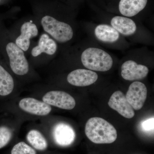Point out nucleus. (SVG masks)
Segmentation results:
<instances>
[{
	"label": "nucleus",
	"instance_id": "423d86ee",
	"mask_svg": "<svg viewBox=\"0 0 154 154\" xmlns=\"http://www.w3.org/2000/svg\"><path fill=\"white\" fill-rule=\"evenodd\" d=\"M147 90L145 85L135 82L130 85L126 94V99L134 110H140L146 99Z\"/></svg>",
	"mask_w": 154,
	"mask_h": 154
},
{
	"label": "nucleus",
	"instance_id": "9d476101",
	"mask_svg": "<svg viewBox=\"0 0 154 154\" xmlns=\"http://www.w3.org/2000/svg\"><path fill=\"white\" fill-rule=\"evenodd\" d=\"M19 107L23 111L37 116L48 115L51 111L50 105L32 98H25L19 102Z\"/></svg>",
	"mask_w": 154,
	"mask_h": 154
},
{
	"label": "nucleus",
	"instance_id": "a211bd4d",
	"mask_svg": "<svg viewBox=\"0 0 154 154\" xmlns=\"http://www.w3.org/2000/svg\"><path fill=\"white\" fill-rule=\"evenodd\" d=\"M27 139L28 142L36 149L43 151L47 149V141L38 131L36 130L30 131L27 134Z\"/></svg>",
	"mask_w": 154,
	"mask_h": 154
},
{
	"label": "nucleus",
	"instance_id": "dca6fc26",
	"mask_svg": "<svg viewBox=\"0 0 154 154\" xmlns=\"http://www.w3.org/2000/svg\"><path fill=\"white\" fill-rule=\"evenodd\" d=\"M96 38L105 43H114L119 39V33L112 26L101 24L96 26L94 30Z\"/></svg>",
	"mask_w": 154,
	"mask_h": 154
},
{
	"label": "nucleus",
	"instance_id": "412c9836",
	"mask_svg": "<svg viewBox=\"0 0 154 154\" xmlns=\"http://www.w3.org/2000/svg\"><path fill=\"white\" fill-rule=\"evenodd\" d=\"M154 118L147 119L143 122L142 127L145 131H152L154 129Z\"/></svg>",
	"mask_w": 154,
	"mask_h": 154
},
{
	"label": "nucleus",
	"instance_id": "39448f33",
	"mask_svg": "<svg viewBox=\"0 0 154 154\" xmlns=\"http://www.w3.org/2000/svg\"><path fill=\"white\" fill-rule=\"evenodd\" d=\"M42 100L48 105L65 110H72L76 105L73 97L63 91H49L44 95Z\"/></svg>",
	"mask_w": 154,
	"mask_h": 154
},
{
	"label": "nucleus",
	"instance_id": "4468645a",
	"mask_svg": "<svg viewBox=\"0 0 154 154\" xmlns=\"http://www.w3.org/2000/svg\"><path fill=\"white\" fill-rule=\"evenodd\" d=\"M110 24L119 33L124 36H131L136 31V23L128 17L116 16L111 19Z\"/></svg>",
	"mask_w": 154,
	"mask_h": 154
},
{
	"label": "nucleus",
	"instance_id": "6ab92c4d",
	"mask_svg": "<svg viewBox=\"0 0 154 154\" xmlns=\"http://www.w3.org/2000/svg\"><path fill=\"white\" fill-rule=\"evenodd\" d=\"M12 137V131L10 128L5 125L0 126V149L8 144Z\"/></svg>",
	"mask_w": 154,
	"mask_h": 154
},
{
	"label": "nucleus",
	"instance_id": "ddd939ff",
	"mask_svg": "<svg viewBox=\"0 0 154 154\" xmlns=\"http://www.w3.org/2000/svg\"><path fill=\"white\" fill-rule=\"evenodd\" d=\"M148 0H120L119 10L125 17H133L146 8Z\"/></svg>",
	"mask_w": 154,
	"mask_h": 154
},
{
	"label": "nucleus",
	"instance_id": "1a4fd4ad",
	"mask_svg": "<svg viewBox=\"0 0 154 154\" xmlns=\"http://www.w3.org/2000/svg\"><path fill=\"white\" fill-rule=\"evenodd\" d=\"M149 72L147 67L139 64L134 60L126 61L121 66L122 77L127 81L142 79L147 76Z\"/></svg>",
	"mask_w": 154,
	"mask_h": 154
},
{
	"label": "nucleus",
	"instance_id": "f257e3e1",
	"mask_svg": "<svg viewBox=\"0 0 154 154\" xmlns=\"http://www.w3.org/2000/svg\"><path fill=\"white\" fill-rule=\"evenodd\" d=\"M85 132L88 138L96 144H109L117 137L116 129L112 125L100 117H92L86 123Z\"/></svg>",
	"mask_w": 154,
	"mask_h": 154
},
{
	"label": "nucleus",
	"instance_id": "6e6552de",
	"mask_svg": "<svg viewBox=\"0 0 154 154\" xmlns=\"http://www.w3.org/2000/svg\"><path fill=\"white\" fill-rule=\"evenodd\" d=\"M96 72L86 69H77L70 72L67 77L70 85L76 87H86L93 85L98 80Z\"/></svg>",
	"mask_w": 154,
	"mask_h": 154
},
{
	"label": "nucleus",
	"instance_id": "0eeeda50",
	"mask_svg": "<svg viewBox=\"0 0 154 154\" xmlns=\"http://www.w3.org/2000/svg\"><path fill=\"white\" fill-rule=\"evenodd\" d=\"M108 105L110 108L117 111L125 118L131 119L134 116L133 108L128 101L125 95L121 91H116L112 94Z\"/></svg>",
	"mask_w": 154,
	"mask_h": 154
},
{
	"label": "nucleus",
	"instance_id": "f8f14e48",
	"mask_svg": "<svg viewBox=\"0 0 154 154\" xmlns=\"http://www.w3.org/2000/svg\"><path fill=\"white\" fill-rule=\"evenodd\" d=\"M20 31V35L16 39L15 43L23 51H26L30 47V38L38 35V29L35 24L28 22L22 25Z\"/></svg>",
	"mask_w": 154,
	"mask_h": 154
},
{
	"label": "nucleus",
	"instance_id": "2eb2a0df",
	"mask_svg": "<svg viewBox=\"0 0 154 154\" xmlns=\"http://www.w3.org/2000/svg\"><path fill=\"white\" fill-rule=\"evenodd\" d=\"M57 45L52 38H50L46 33L41 35L38 41V45L31 51V54L34 57L38 56L42 53H45L52 55L56 52Z\"/></svg>",
	"mask_w": 154,
	"mask_h": 154
},
{
	"label": "nucleus",
	"instance_id": "7ed1b4c3",
	"mask_svg": "<svg viewBox=\"0 0 154 154\" xmlns=\"http://www.w3.org/2000/svg\"><path fill=\"white\" fill-rule=\"evenodd\" d=\"M41 22L45 31L59 42L65 43L73 38V30L67 23L58 21L50 16L43 17Z\"/></svg>",
	"mask_w": 154,
	"mask_h": 154
},
{
	"label": "nucleus",
	"instance_id": "20e7f679",
	"mask_svg": "<svg viewBox=\"0 0 154 154\" xmlns=\"http://www.w3.org/2000/svg\"><path fill=\"white\" fill-rule=\"evenodd\" d=\"M6 51L12 71L19 75L27 74L29 71V63L24 51L16 43L11 42L6 45Z\"/></svg>",
	"mask_w": 154,
	"mask_h": 154
},
{
	"label": "nucleus",
	"instance_id": "aec40b11",
	"mask_svg": "<svg viewBox=\"0 0 154 154\" xmlns=\"http://www.w3.org/2000/svg\"><path fill=\"white\" fill-rule=\"evenodd\" d=\"M11 154H36V152L27 144L21 142L14 146Z\"/></svg>",
	"mask_w": 154,
	"mask_h": 154
},
{
	"label": "nucleus",
	"instance_id": "f3484780",
	"mask_svg": "<svg viewBox=\"0 0 154 154\" xmlns=\"http://www.w3.org/2000/svg\"><path fill=\"white\" fill-rule=\"evenodd\" d=\"M14 79L2 66L0 65V96H8L14 89Z\"/></svg>",
	"mask_w": 154,
	"mask_h": 154
},
{
	"label": "nucleus",
	"instance_id": "f03ea898",
	"mask_svg": "<svg viewBox=\"0 0 154 154\" xmlns=\"http://www.w3.org/2000/svg\"><path fill=\"white\" fill-rule=\"evenodd\" d=\"M81 61L85 67L93 71H108L113 65L111 56L97 48H88L85 50L81 55Z\"/></svg>",
	"mask_w": 154,
	"mask_h": 154
},
{
	"label": "nucleus",
	"instance_id": "9b49d317",
	"mask_svg": "<svg viewBox=\"0 0 154 154\" xmlns=\"http://www.w3.org/2000/svg\"><path fill=\"white\" fill-rule=\"evenodd\" d=\"M53 136L57 145L61 146H67L70 145L74 141L75 133L70 125L61 122L54 127Z\"/></svg>",
	"mask_w": 154,
	"mask_h": 154
}]
</instances>
